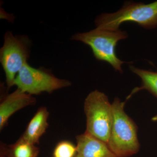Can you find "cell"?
Here are the masks:
<instances>
[{"label":"cell","mask_w":157,"mask_h":157,"mask_svg":"<svg viewBox=\"0 0 157 157\" xmlns=\"http://www.w3.org/2000/svg\"><path fill=\"white\" fill-rule=\"evenodd\" d=\"M151 121H152L157 122V114L152 117Z\"/></svg>","instance_id":"cell-13"},{"label":"cell","mask_w":157,"mask_h":157,"mask_svg":"<svg viewBox=\"0 0 157 157\" xmlns=\"http://www.w3.org/2000/svg\"><path fill=\"white\" fill-rule=\"evenodd\" d=\"M71 82L57 78L50 70L36 68L26 63L21 69L14 81V86L23 92L33 96L42 92L49 94L71 86Z\"/></svg>","instance_id":"cell-6"},{"label":"cell","mask_w":157,"mask_h":157,"mask_svg":"<svg viewBox=\"0 0 157 157\" xmlns=\"http://www.w3.org/2000/svg\"><path fill=\"white\" fill-rule=\"evenodd\" d=\"M128 36L126 31L120 29L113 31L96 28L86 33L75 34L71 39L89 45L97 60L108 63L116 71L122 73V65L125 63H132V62L120 59L117 56L115 48L118 42L126 39Z\"/></svg>","instance_id":"cell-3"},{"label":"cell","mask_w":157,"mask_h":157,"mask_svg":"<svg viewBox=\"0 0 157 157\" xmlns=\"http://www.w3.org/2000/svg\"><path fill=\"white\" fill-rule=\"evenodd\" d=\"M129 68L141 80V86L135 89L132 94L139 90H146L157 98V71L140 69L132 65L129 66Z\"/></svg>","instance_id":"cell-11"},{"label":"cell","mask_w":157,"mask_h":157,"mask_svg":"<svg viewBox=\"0 0 157 157\" xmlns=\"http://www.w3.org/2000/svg\"><path fill=\"white\" fill-rule=\"evenodd\" d=\"M32 45V41L25 35L14 36L10 31L5 34L4 44L0 49V61L8 89L14 86L18 72L27 63Z\"/></svg>","instance_id":"cell-5"},{"label":"cell","mask_w":157,"mask_h":157,"mask_svg":"<svg viewBox=\"0 0 157 157\" xmlns=\"http://www.w3.org/2000/svg\"><path fill=\"white\" fill-rule=\"evenodd\" d=\"M86 132L107 143L112 123V104L104 93L96 90L85 100Z\"/></svg>","instance_id":"cell-4"},{"label":"cell","mask_w":157,"mask_h":157,"mask_svg":"<svg viewBox=\"0 0 157 157\" xmlns=\"http://www.w3.org/2000/svg\"><path fill=\"white\" fill-rule=\"evenodd\" d=\"M74 157H80V156H79L78 155V154H76V155Z\"/></svg>","instance_id":"cell-15"},{"label":"cell","mask_w":157,"mask_h":157,"mask_svg":"<svg viewBox=\"0 0 157 157\" xmlns=\"http://www.w3.org/2000/svg\"><path fill=\"white\" fill-rule=\"evenodd\" d=\"M0 157H6L5 156V155H4L2 154H0Z\"/></svg>","instance_id":"cell-14"},{"label":"cell","mask_w":157,"mask_h":157,"mask_svg":"<svg viewBox=\"0 0 157 157\" xmlns=\"http://www.w3.org/2000/svg\"><path fill=\"white\" fill-rule=\"evenodd\" d=\"M125 102L115 98L112 103V123L107 145L117 157H128L140 149L137 127L124 111Z\"/></svg>","instance_id":"cell-1"},{"label":"cell","mask_w":157,"mask_h":157,"mask_svg":"<svg viewBox=\"0 0 157 157\" xmlns=\"http://www.w3.org/2000/svg\"><path fill=\"white\" fill-rule=\"evenodd\" d=\"M126 22L135 23L146 29L156 27L157 1L148 4L126 2L117 12L102 13L95 21L97 28L113 31L119 29Z\"/></svg>","instance_id":"cell-2"},{"label":"cell","mask_w":157,"mask_h":157,"mask_svg":"<svg viewBox=\"0 0 157 157\" xmlns=\"http://www.w3.org/2000/svg\"><path fill=\"white\" fill-rule=\"evenodd\" d=\"M0 152L6 157H37L39 149L21 137L13 144L7 145L1 143Z\"/></svg>","instance_id":"cell-10"},{"label":"cell","mask_w":157,"mask_h":157,"mask_svg":"<svg viewBox=\"0 0 157 157\" xmlns=\"http://www.w3.org/2000/svg\"><path fill=\"white\" fill-rule=\"evenodd\" d=\"M36 99L33 96L17 89L6 96L0 104V130L7 125L11 116L20 109L36 104Z\"/></svg>","instance_id":"cell-7"},{"label":"cell","mask_w":157,"mask_h":157,"mask_svg":"<svg viewBox=\"0 0 157 157\" xmlns=\"http://www.w3.org/2000/svg\"><path fill=\"white\" fill-rule=\"evenodd\" d=\"M77 154L76 146L70 141L64 140L57 144L53 157H74Z\"/></svg>","instance_id":"cell-12"},{"label":"cell","mask_w":157,"mask_h":157,"mask_svg":"<svg viewBox=\"0 0 157 157\" xmlns=\"http://www.w3.org/2000/svg\"><path fill=\"white\" fill-rule=\"evenodd\" d=\"M49 112L46 107H40L34 115L21 136L29 143L36 145L48 128Z\"/></svg>","instance_id":"cell-9"},{"label":"cell","mask_w":157,"mask_h":157,"mask_svg":"<svg viewBox=\"0 0 157 157\" xmlns=\"http://www.w3.org/2000/svg\"><path fill=\"white\" fill-rule=\"evenodd\" d=\"M77 154L80 157H117L107 143L88 133L76 136Z\"/></svg>","instance_id":"cell-8"}]
</instances>
